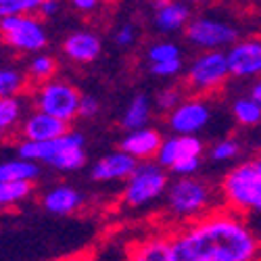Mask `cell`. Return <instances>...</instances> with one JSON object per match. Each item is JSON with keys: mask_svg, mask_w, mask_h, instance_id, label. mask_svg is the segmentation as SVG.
<instances>
[{"mask_svg": "<svg viewBox=\"0 0 261 261\" xmlns=\"http://www.w3.org/2000/svg\"><path fill=\"white\" fill-rule=\"evenodd\" d=\"M169 176L167 169H163L157 161L138 163L136 171L132 173L123 186L121 203L127 209H142L157 203L159 199H165L169 188Z\"/></svg>", "mask_w": 261, "mask_h": 261, "instance_id": "cell-5", "label": "cell"}, {"mask_svg": "<svg viewBox=\"0 0 261 261\" xmlns=\"http://www.w3.org/2000/svg\"><path fill=\"white\" fill-rule=\"evenodd\" d=\"M226 59L232 77H261V36L241 38L226 50Z\"/></svg>", "mask_w": 261, "mask_h": 261, "instance_id": "cell-11", "label": "cell"}, {"mask_svg": "<svg viewBox=\"0 0 261 261\" xmlns=\"http://www.w3.org/2000/svg\"><path fill=\"white\" fill-rule=\"evenodd\" d=\"M0 42L17 53L40 55L48 44V32L38 15H17L0 21Z\"/></svg>", "mask_w": 261, "mask_h": 261, "instance_id": "cell-7", "label": "cell"}, {"mask_svg": "<svg viewBox=\"0 0 261 261\" xmlns=\"http://www.w3.org/2000/svg\"><path fill=\"white\" fill-rule=\"evenodd\" d=\"M59 69V63L55 57L46 55V53H40L34 55L32 61L28 63V75L36 82V84H44L48 80H55V73Z\"/></svg>", "mask_w": 261, "mask_h": 261, "instance_id": "cell-23", "label": "cell"}, {"mask_svg": "<svg viewBox=\"0 0 261 261\" xmlns=\"http://www.w3.org/2000/svg\"><path fill=\"white\" fill-rule=\"evenodd\" d=\"M61 50L69 61L86 65V63H92L100 57L102 40H100L98 34H94L90 30H77V32H71L67 38L63 40Z\"/></svg>", "mask_w": 261, "mask_h": 261, "instance_id": "cell-16", "label": "cell"}, {"mask_svg": "<svg viewBox=\"0 0 261 261\" xmlns=\"http://www.w3.org/2000/svg\"><path fill=\"white\" fill-rule=\"evenodd\" d=\"M249 96H251V98L261 107V77L251 86V94H249Z\"/></svg>", "mask_w": 261, "mask_h": 261, "instance_id": "cell-35", "label": "cell"}, {"mask_svg": "<svg viewBox=\"0 0 261 261\" xmlns=\"http://www.w3.org/2000/svg\"><path fill=\"white\" fill-rule=\"evenodd\" d=\"M98 109H100V105H98L96 96L82 94V98H80V107H77V117H82V119H90V117H94V115L98 113Z\"/></svg>", "mask_w": 261, "mask_h": 261, "instance_id": "cell-31", "label": "cell"}, {"mask_svg": "<svg viewBox=\"0 0 261 261\" xmlns=\"http://www.w3.org/2000/svg\"><path fill=\"white\" fill-rule=\"evenodd\" d=\"M138 40V32L132 23H125L121 25L117 32H115V44L121 46V48H127V46H132L134 42Z\"/></svg>", "mask_w": 261, "mask_h": 261, "instance_id": "cell-32", "label": "cell"}, {"mask_svg": "<svg viewBox=\"0 0 261 261\" xmlns=\"http://www.w3.org/2000/svg\"><path fill=\"white\" fill-rule=\"evenodd\" d=\"M0 98H7V71L0 69Z\"/></svg>", "mask_w": 261, "mask_h": 261, "instance_id": "cell-36", "label": "cell"}, {"mask_svg": "<svg viewBox=\"0 0 261 261\" xmlns=\"http://www.w3.org/2000/svg\"><path fill=\"white\" fill-rule=\"evenodd\" d=\"M25 100L21 96L0 98V136H9L23 123Z\"/></svg>", "mask_w": 261, "mask_h": 261, "instance_id": "cell-21", "label": "cell"}, {"mask_svg": "<svg viewBox=\"0 0 261 261\" xmlns=\"http://www.w3.org/2000/svg\"><path fill=\"white\" fill-rule=\"evenodd\" d=\"M136 159L125 155L123 150H113V153H107L92 165L90 176L94 182H127L136 171Z\"/></svg>", "mask_w": 261, "mask_h": 261, "instance_id": "cell-14", "label": "cell"}, {"mask_svg": "<svg viewBox=\"0 0 261 261\" xmlns=\"http://www.w3.org/2000/svg\"><path fill=\"white\" fill-rule=\"evenodd\" d=\"M230 77L232 75L226 53L213 50V53H199L192 59L184 82L194 94H213L222 90Z\"/></svg>", "mask_w": 261, "mask_h": 261, "instance_id": "cell-8", "label": "cell"}, {"mask_svg": "<svg viewBox=\"0 0 261 261\" xmlns=\"http://www.w3.org/2000/svg\"><path fill=\"white\" fill-rule=\"evenodd\" d=\"M182 88H178V86H169V88H163L159 94H157V100L155 105L161 109V111L165 113H171L173 109H176L184 98H182Z\"/></svg>", "mask_w": 261, "mask_h": 261, "instance_id": "cell-29", "label": "cell"}, {"mask_svg": "<svg viewBox=\"0 0 261 261\" xmlns=\"http://www.w3.org/2000/svg\"><path fill=\"white\" fill-rule=\"evenodd\" d=\"M184 67L182 59L178 61H169V63H159V65H150V73L157 77H176Z\"/></svg>", "mask_w": 261, "mask_h": 261, "instance_id": "cell-30", "label": "cell"}, {"mask_svg": "<svg viewBox=\"0 0 261 261\" xmlns=\"http://www.w3.org/2000/svg\"><path fill=\"white\" fill-rule=\"evenodd\" d=\"M171 261H261V241L253 228L226 207L169 234Z\"/></svg>", "mask_w": 261, "mask_h": 261, "instance_id": "cell-1", "label": "cell"}, {"mask_svg": "<svg viewBox=\"0 0 261 261\" xmlns=\"http://www.w3.org/2000/svg\"><path fill=\"white\" fill-rule=\"evenodd\" d=\"M220 199L238 215L261 213V155L234 165L220 184Z\"/></svg>", "mask_w": 261, "mask_h": 261, "instance_id": "cell-2", "label": "cell"}, {"mask_svg": "<svg viewBox=\"0 0 261 261\" xmlns=\"http://www.w3.org/2000/svg\"><path fill=\"white\" fill-rule=\"evenodd\" d=\"M232 115L236 119V123L241 125H257L261 123V107L251 98V96H243L236 98L232 105Z\"/></svg>", "mask_w": 261, "mask_h": 261, "instance_id": "cell-25", "label": "cell"}, {"mask_svg": "<svg viewBox=\"0 0 261 261\" xmlns=\"http://www.w3.org/2000/svg\"><path fill=\"white\" fill-rule=\"evenodd\" d=\"M238 153H241V144H238V140L234 138H224L220 142H215L211 146V159L213 161H232L238 157Z\"/></svg>", "mask_w": 261, "mask_h": 261, "instance_id": "cell-28", "label": "cell"}, {"mask_svg": "<svg viewBox=\"0 0 261 261\" xmlns=\"http://www.w3.org/2000/svg\"><path fill=\"white\" fill-rule=\"evenodd\" d=\"M203 155V142L199 136H178L171 134L169 138H163V144L159 148L157 163L171 171L178 163L188 161V159H201Z\"/></svg>", "mask_w": 261, "mask_h": 261, "instance_id": "cell-12", "label": "cell"}, {"mask_svg": "<svg viewBox=\"0 0 261 261\" xmlns=\"http://www.w3.org/2000/svg\"><path fill=\"white\" fill-rule=\"evenodd\" d=\"M217 194L213 186L197 176L173 180L165 194V209L171 220L184 224L197 222L213 211L217 203Z\"/></svg>", "mask_w": 261, "mask_h": 261, "instance_id": "cell-4", "label": "cell"}, {"mask_svg": "<svg viewBox=\"0 0 261 261\" xmlns=\"http://www.w3.org/2000/svg\"><path fill=\"white\" fill-rule=\"evenodd\" d=\"M184 36L201 53H213V50L226 53L241 40L238 38V28L234 23L213 17H194L184 30Z\"/></svg>", "mask_w": 261, "mask_h": 261, "instance_id": "cell-9", "label": "cell"}, {"mask_svg": "<svg viewBox=\"0 0 261 261\" xmlns=\"http://www.w3.org/2000/svg\"><path fill=\"white\" fill-rule=\"evenodd\" d=\"M80 98H82V94L75 86L69 84L67 80H61V77L48 80L44 84H36L30 92L34 111L46 113L65 123H69L77 117Z\"/></svg>", "mask_w": 261, "mask_h": 261, "instance_id": "cell-6", "label": "cell"}, {"mask_svg": "<svg viewBox=\"0 0 261 261\" xmlns=\"http://www.w3.org/2000/svg\"><path fill=\"white\" fill-rule=\"evenodd\" d=\"M71 7L75 11H80V13H92V11H96L100 7V3H96V0H73Z\"/></svg>", "mask_w": 261, "mask_h": 261, "instance_id": "cell-34", "label": "cell"}, {"mask_svg": "<svg viewBox=\"0 0 261 261\" xmlns=\"http://www.w3.org/2000/svg\"><path fill=\"white\" fill-rule=\"evenodd\" d=\"M40 176V167L25 159H9L0 161V184L9 182H34Z\"/></svg>", "mask_w": 261, "mask_h": 261, "instance_id": "cell-22", "label": "cell"}, {"mask_svg": "<svg viewBox=\"0 0 261 261\" xmlns=\"http://www.w3.org/2000/svg\"><path fill=\"white\" fill-rule=\"evenodd\" d=\"M84 201H86V197L75 186L57 184L44 192L42 207L46 209V213H50L55 217H67V215L77 213L84 207Z\"/></svg>", "mask_w": 261, "mask_h": 261, "instance_id": "cell-17", "label": "cell"}, {"mask_svg": "<svg viewBox=\"0 0 261 261\" xmlns=\"http://www.w3.org/2000/svg\"><path fill=\"white\" fill-rule=\"evenodd\" d=\"M19 132H21V140H25V142H50V140L61 138L63 134H67L69 123L55 119L46 113L32 111L23 119V123H21Z\"/></svg>", "mask_w": 261, "mask_h": 261, "instance_id": "cell-13", "label": "cell"}, {"mask_svg": "<svg viewBox=\"0 0 261 261\" xmlns=\"http://www.w3.org/2000/svg\"><path fill=\"white\" fill-rule=\"evenodd\" d=\"M34 182H9L0 184V209H9L32 197Z\"/></svg>", "mask_w": 261, "mask_h": 261, "instance_id": "cell-24", "label": "cell"}, {"mask_svg": "<svg viewBox=\"0 0 261 261\" xmlns=\"http://www.w3.org/2000/svg\"><path fill=\"white\" fill-rule=\"evenodd\" d=\"M148 63L150 65H159V63H169V61H178L182 59V50L176 42H169V40H161L155 42V44L148 46Z\"/></svg>", "mask_w": 261, "mask_h": 261, "instance_id": "cell-26", "label": "cell"}, {"mask_svg": "<svg viewBox=\"0 0 261 261\" xmlns=\"http://www.w3.org/2000/svg\"><path fill=\"white\" fill-rule=\"evenodd\" d=\"M125 261H171L169 234H150L127 249Z\"/></svg>", "mask_w": 261, "mask_h": 261, "instance_id": "cell-19", "label": "cell"}, {"mask_svg": "<svg viewBox=\"0 0 261 261\" xmlns=\"http://www.w3.org/2000/svg\"><path fill=\"white\" fill-rule=\"evenodd\" d=\"M211 121V107L203 98H184L167 115V125L178 136H197Z\"/></svg>", "mask_w": 261, "mask_h": 261, "instance_id": "cell-10", "label": "cell"}, {"mask_svg": "<svg viewBox=\"0 0 261 261\" xmlns=\"http://www.w3.org/2000/svg\"><path fill=\"white\" fill-rule=\"evenodd\" d=\"M86 138L77 129H69L50 142H25L17 146V157L30 163H44L57 171H77L86 165Z\"/></svg>", "mask_w": 261, "mask_h": 261, "instance_id": "cell-3", "label": "cell"}, {"mask_svg": "<svg viewBox=\"0 0 261 261\" xmlns=\"http://www.w3.org/2000/svg\"><path fill=\"white\" fill-rule=\"evenodd\" d=\"M150 115H153V102L146 94H136L129 105L125 107L123 117H121V125L127 132H136V129H144L148 127Z\"/></svg>", "mask_w": 261, "mask_h": 261, "instance_id": "cell-20", "label": "cell"}, {"mask_svg": "<svg viewBox=\"0 0 261 261\" xmlns=\"http://www.w3.org/2000/svg\"><path fill=\"white\" fill-rule=\"evenodd\" d=\"M40 0H0V21L17 15H38Z\"/></svg>", "mask_w": 261, "mask_h": 261, "instance_id": "cell-27", "label": "cell"}, {"mask_svg": "<svg viewBox=\"0 0 261 261\" xmlns=\"http://www.w3.org/2000/svg\"><path fill=\"white\" fill-rule=\"evenodd\" d=\"M59 11H61V3H57V0H40V9H38L40 17H53Z\"/></svg>", "mask_w": 261, "mask_h": 261, "instance_id": "cell-33", "label": "cell"}, {"mask_svg": "<svg viewBox=\"0 0 261 261\" xmlns=\"http://www.w3.org/2000/svg\"><path fill=\"white\" fill-rule=\"evenodd\" d=\"M192 21V9L186 3H157L153 5V25L161 34L186 30Z\"/></svg>", "mask_w": 261, "mask_h": 261, "instance_id": "cell-18", "label": "cell"}, {"mask_svg": "<svg viewBox=\"0 0 261 261\" xmlns=\"http://www.w3.org/2000/svg\"><path fill=\"white\" fill-rule=\"evenodd\" d=\"M161 144H163V138L159 134V129L144 127V129H136V132H127L119 142V150H123L125 155L136 159L138 163H146L157 159Z\"/></svg>", "mask_w": 261, "mask_h": 261, "instance_id": "cell-15", "label": "cell"}]
</instances>
